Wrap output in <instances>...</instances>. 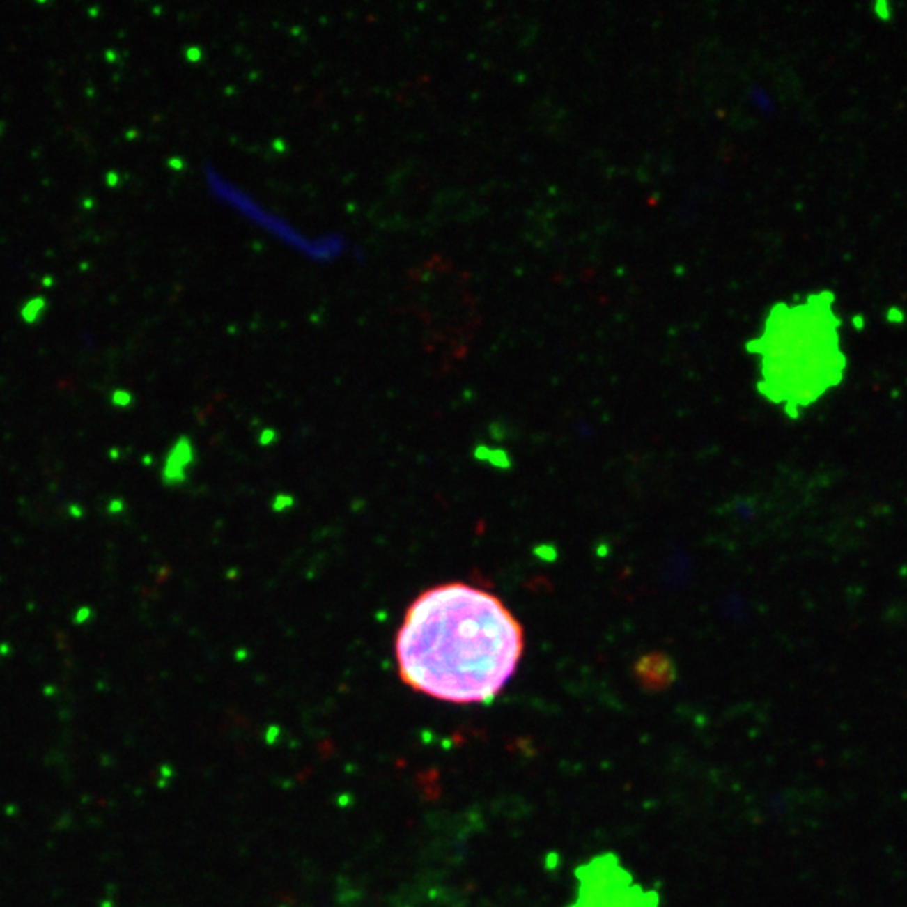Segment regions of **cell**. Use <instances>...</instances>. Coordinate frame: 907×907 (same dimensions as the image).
<instances>
[{
  "mask_svg": "<svg viewBox=\"0 0 907 907\" xmlns=\"http://www.w3.org/2000/svg\"><path fill=\"white\" fill-rule=\"evenodd\" d=\"M525 632L501 598L467 583L428 588L407 608L395 640L398 674L434 699H493L516 672Z\"/></svg>",
  "mask_w": 907,
  "mask_h": 907,
  "instance_id": "obj_1",
  "label": "cell"
},
{
  "mask_svg": "<svg viewBox=\"0 0 907 907\" xmlns=\"http://www.w3.org/2000/svg\"><path fill=\"white\" fill-rule=\"evenodd\" d=\"M763 341H768V363L776 365V387L791 405H807L825 390L837 385L844 370L835 330L823 325L819 313L807 306L776 308L765 326ZM778 390V392H780Z\"/></svg>",
  "mask_w": 907,
  "mask_h": 907,
  "instance_id": "obj_2",
  "label": "cell"
},
{
  "mask_svg": "<svg viewBox=\"0 0 907 907\" xmlns=\"http://www.w3.org/2000/svg\"><path fill=\"white\" fill-rule=\"evenodd\" d=\"M203 178H206L208 192L212 194V197L219 200V203L234 210L252 226L268 232L281 244L308 257L309 261L320 264L333 263L345 254L346 249H348L346 239L338 232L336 234L330 232V234L323 235H308L301 232L288 219L271 210V208L264 207L259 200L249 195L240 187H237L232 180H227L214 166H203Z\"/></svg>",
  "mask_w": 907,
  "mask_h": 907,
  "instance_id": "obj_3",
  "label": "cell"
},
{
  "mask_svg": "<svg viewBox=\"0 0 907 907\" xmlns=\"http://www.w3.org/2000/svg\"><path fill=\"white\" fill-rule=\"evenodd\" d=\"M46 308H47L46 297L34 296L32 300H29L22 308H20V318H22V321L27 323V325H34V323H38L40 318H42Z\"/></svg>",
  "mask_w": 907,
  "mask_h": 907,
  "instance_id": "obj_4",
  "label": "cell"
},
{
  "mask_svg": "<svg viewBox=\"0 0 907 907\" xmlns=\"http://www.w3.org/2000/svg\"><path fill=\"white\" fill-rule=\"evenodd\" d=\"M111 400L116 407H126L130 405V402H132V395H130L126 390H116L113 394Z\"/></svg>",
  "mask_w": 907,
  "mask_h": 907,
  "instance_id": "obj_5",
  "label": "cell"
},
{
  "mask_svg": "<svg viewBox=\"0 0 907 907\" xmlns=\"http://www.w3.org/2000/svg\"><path fill=\"white\" fill-rule=\"evenodd\" d=\"M89 617H91V610H89L88 607H83V608H81V610H77V614H76V617H75V619H76V623H84L86 620L89 619Z\"/></svg>",
  "mask_w": 907,
  "mask_h": 907,
  "instance_id": "obj_6",
  "label": "cell"
},
{
  "mask_svg": "<svg viewBox=\"0 0 907 907\" xmlns=\"http://www.w3.org/2000/svg\"><path fill=\"white\" fill-rule=\"evenodd\" d=\"M106 183H108L109 187H116L118 183H120V177H118L114 171H109V173H106Z\"/></svg>",
  "mask_w": 907,
  "mask_h": 907,
  "instance_id": "obj_7",
  "label": "cell"
},
{
  "mask_svg": "<svg viewBox=\"0 0 907 907\" xmlns=\"http://www.w3.org/2000/svg\"><path fill=\"white\" fill-rule=\"evenodd\" d=\"M52 283H54V279H52V277H51V276H47V277H44V279H42V284H44V286H46V288H49V286H52Z\"/></svg>",
  "mask_w": 907,
  "mask_h": 907,
  "instance_id": "obj_8",
  "label": "cell"
},
{
  "mask_svg": "<svg viewBox=\"0 0 907 907\" xmlns=\"http://www.w3.org/2000/svg\"><path fill=\"white\" fill-rule=\"evenodd\" d=\"M93 206H95V202H93V200H91V199H88V200H84V207H86V208H91Z\"/></svg>",
  "mask_w": 907,
  "mask_h": 907,
  "instance_id": "obj_9",
  "label": "cell"
},
{
  "mask_svg": "<svg viewBox=\"0 0 907 907\" xmlns=\"http://www.w3.org/2000/svg\"><path fill=\"white\" fill-rule=\"evenodd\" d=\"M89 15H91V17H96L98 9H89Z\"/></svg>",
  "mask_w": 907,
  "mask_h": 907,
  "instance_id": "obj_10",
  "label": "cell"
},
{
  "mask_svg": "<svg viewBox=\"0 0 907 907\" xmlns=\"http://www.w3.org/2000/svg\"><path fill=\"white\" fill-rule=\"evenodd\" d=\"M0 132H2V125H0Z\"/></svg>",
  "mask_w": 907,
  "mask_h": 907,
  "instance_id": "obj_11",
  "label": "cell"
}]
</instances>
